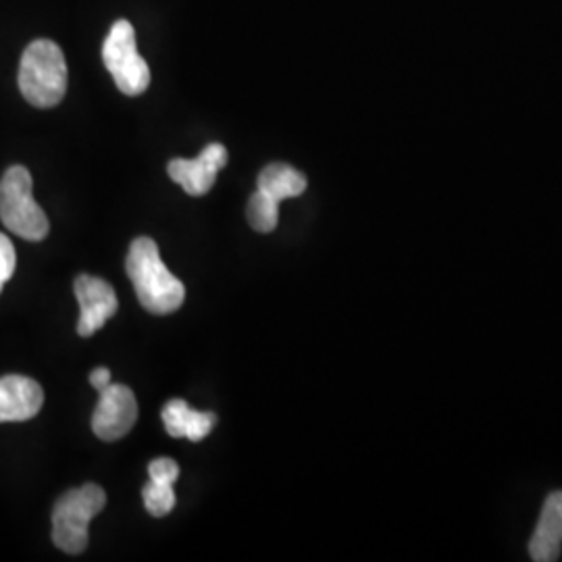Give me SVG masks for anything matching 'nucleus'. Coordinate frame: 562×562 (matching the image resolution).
<instances>
[{"label": "nucleus", "mask_w": 562, "mask_h": 562, "mask_svg": "<svg viewBox=\"0 0 562 562\" xmlns=\"http://www.w3.org/2000/svg\"><path fill=\"white\" fill-rule=\"evenodd\" d=\"M127 278L134 283L142 306L153 315H171L186 299V288L161 259L159 246L153 238H136L125 261Z\"/></svg>", "instance_id": "obj_1"}, {"label": "nucleus", "mask_w": 562, "mask_h": 562, "mask_svg": "<svg viewBox=\"0 0 562 562\" xmlns=\"http://www.w3.org/2000/svg\"><path fill=\"white\" fill-rule=\"evenodd\" d=\"M67 63L59 44L34 41L21 55L20 90L23 99L38 109L57 106L67 92Z\"/></svg>", "instance_id": "obj_2"}, {"label": "nucleus", "mask_w": 562, "mask_h": 562, "mask_svg": "<svg viewBox=\"0 0 562 562\" xmlns=\"http://www.w3.org/2000/svg\"><path fill=\"white\" fill-rule=\"evenodd\" d=\"M34 181L25 167L7 169L0 180V222L23 240L41 241L48 236V217L32 194Z\"/></svg>", "instance_id": "obj_3"}, {"label": "nucleus", "mask_w": 562, "mask_h": 562, "mask_svg": "<svg viewBox=\"0 0 562 562\" xmlns=\"http://www.w3.org/2000/svg\"><path fill=\"white\" fill-rule=\"evenodd\" d=\"M106 504L101 485L86 483L60 496L53 510V542L67 554L88 548V527Z\"/></svg>", "instance_id": "obj_4"}, {"label": "nucleus", "mask_w": 562, "mask_h": 562, "mask_svg": "<svg viewBox=\"0 0 562 562\" xmlns=\"http://www.w3.org/2000/svg\"><path fill=\"white\" fill-rule=\"evenodd\" d=\"M102 60L125 97H140L148 90L150 69L138 53L136 32L130 21L113 23L102 46Z\"/></svg>", "instance_id": "obj_5"}, {"label": "nucleus", "mask_w": 562, "mask_h": 562, "mask_svg": "<svg viewBox=\"0 0 562 562\" xmlns=\"http://www.w3.org/2000/svg\"><path fill=\"white\" fill-rule=\"evenodd\" d=\"M92 415V431L102 442H117L138 422V401L127 385L109 383Z\"/></svg>", "instance_id": "obj_6"}, {"label": "nucleus", "mask_w": 562, "mask_h": 562, "mask_svg": "<svg viewBox=\"0 0 562 562\" xmlns=\"http://www.w3.org/2000/svg\"><path fill=\"white\" fill-rule=\"evenodd\" d=\"M74 292L80 302L78 334L81 338H90L117 313V294L109 281L94 276H80L74 283Z\"/></svg>", "instance_id": "obj_7"}, {"label": "nucleus", "mask_w": 562, "mask_h": 562, "mask_svg": "<svg viewBox=\"0 0 562 562\" xmlns=\"http://www.w3.org/2000/svg\"><path fill=\"white\" fill-rule=\"evenodd\" d=\"M227 165V150L223 144H209L196 159H173L167 171L190 196H204L215 186L217 173Z\"/></svg>", "instance_id": "obj_8"}, {"label": "nucleus", "mask_w": 562, "mask_h": 562, "mask_svg": "<svg viewBox=\"0 0 562 562\" xmlns=\"http://www.w3.org/2000/svg\"><path fill=\"white\" fill-rule=\"evenodd\" d=\"M42 404L41 383L25 375L0 378V423L27 422L41 413Z\"/></svg>", "instance_id": "obj_9"}, {"label": "nucleus", "mask_w": 562, "mask_h": 562, "mask_svg": "<svg viewBox=\"0 0 562 562\" xmlns=\"http://www.w3.org/2000/svg\"><path fill=\"white\" fill-rule=\"evenodd\" d=\"M562 552V490L552 492L542 506L536 531L529 540V559L554 562Z\"/></svg>", "instance_id": "obj_10"}, {"label": "nucleus", "mask_w": 562, "mask_h": 562, "mask_svg": "<svg viewBox=\"0 0 562 562\" xmlns=\"http://www.w3.org/2000/svg\"><path fill=\"white\" fill-rule=\"evenodd\" d=\"M165 431L171 438H188L192 442L204 440L217 425L215 413H199L186 401H169L162 408Z\"/></svg>", "instance_id": "obj_11"}, {"label": "nucleus", "mask_w": 562, "mask_h": 562, "mask_svg": "<svg viewBox=\"0 0 562 562\" xmlns=\"http://www.w3.org/2000/svg\"><path fill=\"white\" fill-rule=\"evenodd\" d=\"M273 201L296 199L306 190V178L299 169L285 165V162H271L259 173V188Z\"/></svg>", "instance_id": "obj_12"}, {"label": "nucleus", "mask_w": 562, "mask_h": 562, "mask_svg": "<svg viewBox=\"0 0 562 562\" xmlns=\"http://www.w3.org/2000/svg\"><path fill=\"white\" fill-rule=\"evenodd\" d=\"M246 217H248V223L255 232L269 234L278 227V222H280V202L273 201L271 196H267L265 192L257 190L248 201Z\"/></svg>", "instance_id": "obj_13"}, {"label": "nucleus", "mask_w": 562, "mask_h": 562, "mask_svg": "<svg viewBox=\"0 0 562 562\" xmlns=\"http://www.w3.org/2000/svg\"><path fill=\"white\" fill-rule=\"evenodd\" d=\"M144 506L153 517H167L176 506V492L171 483L150 482L142 487Z\"/></svg>", "instance_id": "obj_14"}, {"label": "nucleus", "mask_w": 562, "mask_h": 562, "mask_svg": "<svg viewBox=\"0 0 562 562\" xmlns=\"http://www.w3.org/2000/svg\"><path fill=\"white\" fill-rule=\"evenodd\" d=\"M148 477L153 482L173 483L180 477V464L173 459H155L148 464Z\"/></svg>", "instance_id": "obj_15"}, {"label": "nucleus", "mask_w": 562, "mask_h": 562, "mask_svg": "<svg viewBox=\"0 0 562 562\" xmlns=\"http://www.w3.org/2000/svg\"><path fill=\"white\" fill-rule=\"evenodd\" d=\"M15 248L13 241L9 240L4 234H0V292L4 283L13 278L15 271Z\"/></svg>", "instance_id": "obj_16"}, {"label": "nucleus", "mask_w": 562, "mask_h": 562, "mask_svg": "<svg viewBox=\"0 0 562 562\" xmlns=\"http://www.w3.org/2000/svg\"><path fill=\"white\" fill-rule=\"evenodd\" d=\"M90 383H92V387H97V390L101 392V390H104V387L111 383V371H109L106 367L94 369V371L90 373Z\"/></svg>", "instance_id": "obj_17"}]
</instances>
